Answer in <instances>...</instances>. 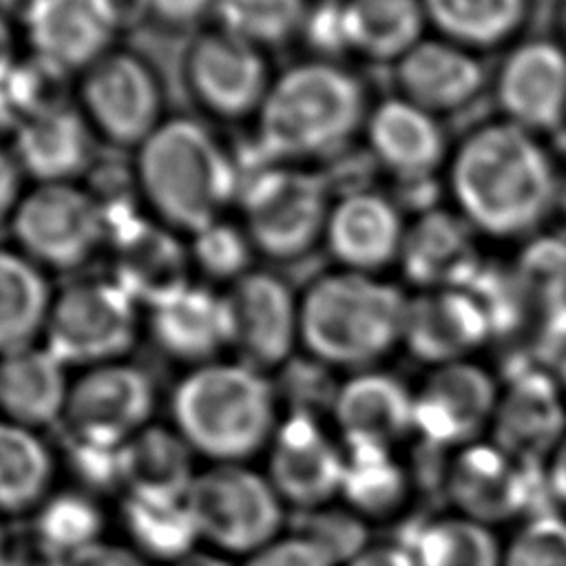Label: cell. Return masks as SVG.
<instances>
[{"label": "cell", "mask_w": 566, "mask_h": 566, "mask_svg": "<svg viewBox=\"0 0 566 566\" xmlns=\"http://www.w3.org/2000/svg\"><path fill=\"white\" fill-rule=\"evenodd\" d=\"M451 190L464 221L493 237L537 226L555 197V172L535 137L511 124L471 133L451 161Z\"/></svg>", "instance_id": "obj_1"}, {"label": "cell", "mask_w": 566, "mask_h": 566, "mask_svg": "<svg viewBox=\"0 0 566 566\" xmlns=\"http://www.w3.org/2000/svg\"><path fill=\"white\" fill-rule=\"evenodd\" d=\"M137 184L161 221L195 234L219 221L237 192V170L203 124L177 117L139 146Z\"/></svg>", "instance_id": "obj_2"}, {"label": "cell", "mask_w": 566, "mask_h": 566, "mask_svg": "<svg viewBox=\"0 0 566 566\" xmlns=\"http://www.w3.org/2000/svg\"><path fill=\"white\" fill-rule=\"evenodd\" d=\"M409 298L363 272L316 279L298 301V340L329 365L363 367L402 340Z\"/></svg>", "instance_id": "obj_3"}, {"label": "cell", "mask_w": 566, "mask_h": 566, "mask_svg": "<svg viewBox=\"0 0 566 566\" xmlns=\"http://www.w3.org/2000/svg\"><path fill=\"white\" fill-rule=\"evenodd\" d=\"M274 409V389L243 360L201 365L172 394L177 433L221 464H239L265 444Z\"/></svg>", "instance_id": "obj_4"}, {"label": "cell", "mask_w": 566, "mask_h": 566, "mask_svg": "<svg viewBox=\"0 0 566 566\" xmlns=\"http://www.w3.org/2000/svg\"><path fill=\"white\" fill-rule=\"evenodd\" d=\"M360 82L332 62H303L276 77L259 108V144L274 159L343 146L363 124Z\"/></svg>", "instance_id": "obj_5"}, {"label": "cell", "mask_w": 566, "mask_h": 566, "mask_svg": "<svg viewBox=\"0 0 566 566\" xmlns=\"http://www.w3.org/2000/svg\"><path fill=\"white\" fill-rule=\"evenodd\" d=\"M186 504L199 537L228 553H256L281 528V497L272 482L241 464L195 475Z\"/></svg>", "instance_id": "obj_6"}, {"label": "cell", "mask_w": 566, "mask_h": 566, "mask_svg": "<svg viewBox=\"0 0 566 566\" xmlns=\"http://www.w3.org/2000/svg\"><path fill=\"white\" fill-rule=\"evenodd\" d=\"M241 208L252 248L272 259H296L325 237L332 203L321 175L274 166L250 179Z\"/></svg>", "instance_id": "obj_7"}, {"label": "cell", "mask_w": 566, "mask_h": 566, "mask_svg": "<svg viewBox=\"0 0 566 566\" xmlns=\"http://www.w3.org/2000/svg\"><path fill=\"white\" fill-rule=\"evenodd\" d=\"M135 301L113 281H84L53 296L44 347L64 365H106L137 336Z\"/></svg>", "instance_id": "obj_8"}, {"label": "cell", "mask_w": 566, "mask_h": 566, "mask_svg": "<svg viewBox=\"0 0 566 566\" xmlns=\"http://www.w3.org/2000/svg\"><path fill=\"white\" fill-rule=\"evenodd\" d=\"M11 230L40 268L71 270L84 263L102 243L106 219L95 197L73 184H40L20 199Z\"/></svg>", "instance_id": "obj_9"}, {"label": "cell", "mask_w": 566, "mask_h": 566, "mask_svg": "<svg viewBox=\"0 0 566 566\" xmlns=\"http://www.w3.org/2000/svg\"><path fill=\"white\" fill-rule=\"evenodd\" d=\"M82 106L88 126L117 146H142L161 124V91L137 55L113 51L86 69Z\"/></svg>", "instance_id": "obj_10"}, {"label": "cell", "mask_w": 566, "mask_h": 566, "mask_svg": "<svg viewBox=\"0 0 566 566\" xmlns=\"http://www.w3.org/2000/svg\"><path fill=\"white\" fill-rule=\"evenodd\" d=\"M544 489L548 491L542 469L511 458L493 442L458 449L447 473V491L460 515L486 526L537 515V497Z\"/></svg>", "instance_id": "obj_11"}, {"label": "cell", "mask_w": 566, "mask_h": 566, "mask_svg": "<svg viewBox=\"0 0 566 566\" xmlns=\"http://www.w3.org/2000/svg\"><path fill=\"white\" fill-rule=\"evenodd\" d=\"M155 407V387L135 365L106 363L91 367L71 389L64 420L73 440L122 447L144 427Z\"/></svg>", "instance_id": "obj_12"}, {"label": "cell", "mask_w": 566, "mask_h": 566, "mask_svg": "<svg viewBox=\"0 0 566 566\" xmlns=\"http://www.w3.org/2000/svg\"><path fill=\"white\" fill-rule=\"evenodd\" d=\"M500 389L493 376L469 360L433 367L413 394V431L433 447H469L491 429Z\"/></svg>", "instance_id": "obj_13"}, {"label": "cell", "mask_w": 566, "mask_h": 566, "mask_svg": "<svg viewBox=\"0 0 566 566\" xmlns=\"http://www.w3.org/2000/svg\"><path fill=\"white\" fill-rule=\"evenodd\" d=\"M566 438V391L544 369L515 371L500 389L491 442L511 458L542 469Z\"/></svg>", "instance_id": "obj_14"}, {"label": "cell", "mask_w": 566, "mask_h": 566, "mask_svg": "<svg viewBox=\"0 0 566 566\" xmlns=\"http://www.w3.org/2000/svg\"><path fill=\"white\" fill-rule=\"evenodd\" d=\"M186 77L197 102L226 119L259 111L272 84L261 49L221 27L190 44Z\"/></svg>", "instance_id": "obj_15"}, {"label": "cell", "mask_w": 566, "mask_h": 566, "mask_svg": "<svg viewBox=\"0 0 566 566\" xmlns=\"http://www.w3.org/2000/svg\"><path fill=\"white\" fill-rule=\"evenodd\" d=\"M223 298L230 345L243 363L256 369L285 363L298 340V301L287 283L270 272H245Z\"/></svg>", "instance_id": "obj_16"}, {"label": "cell", "mask_w": 566, "mask_h": 566, "mask_svg": "<svg viewBox=\"0 0 566 566\" xmlns=\"http://www.w3.org/2000/svg\"><path fill=\"white\" fill-rule=\"evenodd\" d=\"M24 24L38 62L60 75L93 66L122 27L111 0H29Z\"/></svg>", "instance_id": "obj_17"}, {"label": "cell", "mask_w": 566, "mask_h": 566, "mask_svg": "<svg viewBox=\"0 0 566 566\" xmlns=\"http://www.w3.org/2000/svg\"><path fill=\"white\" fill-rule=\"evenodd\" d=\"M345 455L325 436L312 413L292 411L276 429L268 480L281 500L305 511L340 493Z\"/></svg>", "instance_id": "obj_18"}, {"label": "cell", "mask_w": 566, "mask_h": 566, "mask_svg": "<svg viewBox=\"0 0 566 566\" xmlns=\"http://www.w3.org/2000/svg\"><path fill=\"white\" fill-rule=\"evenodd\" d=\"M495 329L489 307L462 287L429 290L409 298L402 343L427 363L464 360Z\"/></svg>", "instance_id": "obj_19"}, {"label": "cell", "mask_w": 566, "mask_h": 566, "mask_svg": "<svg viewBox=\"0 0 566 566\" xmlns=\"http://www.w3.org/2000/svg\"><path fill=\"white\" fill-rule=\"evenodd\" d=\"M190 252L172 230L148 219L126 221L115 234L113 283L150 310L190 285Z\"/></svg>", "instance_id": "obj_20"}, {"label": "cell", "mask_w": 566, "mask_h": 566, "mask_svg": "<svg viewBox=\"0 0 566 566\" xmlns=\"http://www.w3.org/2000/svg\"><path fill=\"white\" fill-rule=\"evenodd\" d=\"M497 102L511 124L551 130L566 115V53L553 42L517 46L500 69Z\"/></svg>", "instance_id": "obj_21"}, {"label": "cell", "mask_w": 566, "mask_h": 566, "mask_svg": "<svg viewBox=\"0 0 566 566\" xmlns=\"http://www.w3.org/2000/svg\"><path fill=\"white\" fill-rule=\"evenodd\" d=\"M405 232L400 212L387 197L356 190L332 203L325 241L345 270L369 274L400 256Z\"/></svg>", "instance_id": "obj_22"}, {"label": "cell", "mask_w": 566, "mask_h": 566, "mask_svg": "<svg viewBox=\"0 0 566 566\" xmlns=\"http://www.w3.org/2000/svg\"><path fill=\"white\" fill-rule=\"evenodd\" d=\"M334 418L347 447L391 449L413 431V394L382 371H363L334 394Z\"/></svg>", "instance_id": "obj_23"}, {"label": "cell", "mask_w": 566, "mask_h": 566, "mask_svg": "<svg viewBox=\"0 0 566 566\" xmlns=\"http://www.w3.org/2000/svg\"><path fill=\"white\" fill-rule=\"evenodd\" d=\"M91 126L64 104L49 106L15 128L13 157L40 184H71L91 164Z\"/></svg>", "instance_id": "obj_24"}, {"label": "cell", "mask_w": 566, "mask_h": 566, "mask_svg": "<svg viewBox=\"0 0 566 566\" xmlns=\"http://www.w3.org/2000/svg\"><path fill=\"white\" fill-rule=\"evenodd\" d=\"M376 159L402 179L431 175L444 155V135L436 117L405 97L385 99L367 122Z\"/></svg>", "instance_id": "obj_25"}, {"label": "cell", "mask_w": 566, "mask_h": 566, "mask_svg": "<svg viewBox=\"0 0 566 566\" xmlns=\"http://www.w3.org/2000/svg\"><path fill=\"white\" fill-rule=\"evenodd\" d=\"M402 97L429 111H453L482 86L480 62L455 42L420 40L398 60Z\"/></svg>", "instance_id": "obj_26"}, {"label": "cell", "mask_w": 566, "mask_h": 566, "mask_svg": "<svg viewBox=\"0 0 566 566\" xmlns=\"http://www.w3.org/2000/svg\"><path fill=\"white\" fill-rule=\"evenodd\" d=\"M64 363L46 347H22L0 356V411L27 429L64 416L69 389Z\"/></svg>", "instance_id": "obj_27"}, {"label": "cell", "mask_w": 566, "mask_h": 566, "mask_svg": "<svg viewBox=\"0 0 566 566\" xmlns=\"http://www.w3.org/2000/svg\"><path fill=\"white\" fill-rule=\"evenodd\" d=\"M469 221L447 212L424 214L405 232L400 259L405 274L429 290L460 287L478 270Z\"/></svg>", "instance_id": "obj_28"}, {"label": "cell", "mask_w": 566, "mask_h": 566, "mask_svg": "<svg viewBox=\"0 0 566 566\" xmlns=\"http://www.w3.org/2000/svg\"><path fill=\"white\" fill-rule=\"evenodd\" d=\"M150 312L153 338L179 360H206L230 345L226 298L206 287L188 285Z\"/></svg>", "instance_id": "obj_29"}, {"label": "cell", "mask_w": 566, "mask_h": 566, "mask_svg": "<svg viewBox=\"0 0 566 566\" xmlns=\"http://www.w3.org/2000/svg\"><path fill=\"white\" fill-rule=\"evenodd\" d=\"M188 442L170 429L144 427L119 449V482L128 495L184 500L195 473Z\"/></svg>", "instance_id": "obj_30"}, {"label": "cell", "mask_w": 566, "mask_h": 566, "mask_svg": "<svg viewBox=\"0 0 566 566\" xmlns=\"http://www.w3.org/2000/svg\"><path fill=\"white\" fill-rule=\"evenodd\" d=\"M347 49L371 60H400L422 38V0H343Z\"/></svg>", "instance_id": "obj_31"}, {"label": "cell", "mask_w": 566, "mask_h": 566, "mask_svg": "<svg viewBox=\"0 0 566 566\" xmlns=\"http://www.w3.org/2000/svg\"><path fill=\"white\" fill-rule=\"evenodd\" d=\"M51 303L42 268L20 250L0 248V356L29 347L44 332Z\"/></svg>", "instance_id": "obj_32"}, {"label": "cell", "mask_w": 566, "mask_h": 566, "mask_svg": "<svg viewBox=\"0 0 566 566\" xmlns=\"http://www.w3.org/2000/svg\"><path fill=\"white\" fill-rule=\"evenodd\" d=\"M53 460L33 429L0 420V511L31 509L49 489Z\"/></svg>", "instance_id": "obj_33"}, {"label": "cell", "mask_w": 566, "mask_h": 566, "mask_svg": "<svg viewBox=\"0 0 566 566\" xmlns=\"http://www.w3.org/2000/svg\"><path fill=\"white\" fill-rule=\"evenodd\" d=\"M409 480L391 449L347 447L340 493L356 515L385 517L407 497Z\"/></svg>", "instance_id": "obj_34"}, {"label": "cell", "mask_w": 566, "mask_h": 566, "mask_svg": "<svg viewBox=\"0 0 566 566\" xmlns=\"http://www.w3.org/2000/svg\"><path fill=\"white\" fill-rule=\"evenodd\" d=\"M416 566H502L493 528L467 515H447L427 522L407 546Z\"/></svg>", "instance_id": "obj_35"}, {"label": "cell", "mask_w": 566, "mask_h": 566, "mask_svg": "<svg viewBox=\"0 0 566 566\" xmlns=\"http://www.w3.org/2000/svg\"><path fill=\"white\" fill-rule=\"evenodd\" d=\"M124 524L144 555L179 562L199 539L195 520L184 500L126 495Z\"/></svg>", "instance_id": "obj_36"}, {"label": "cell", "mask_w": 566, "mask_h": 566, "mask_svg": "<svg viewBox=\"0 0 566 566\" xmlns=\"http://www.w3.org/2000/svg\"><path fill=\"white\" fill-rule=\"evenodd\" d=\"M427 20L455 44L491 46L526 15V0H422Z\"/></svg>", "instance_id": "obj_37"}, {"label": "cell", "mask_w": 566, "mask_h": 566, "mask_svg": "<svg viewBox=\"0 0 566 566\" xmlns=\"http://www.w3.org/2000/svg\"><path fill=\"white\" fill-rule=\"evenodd\" d=\"M214 13L221 29L256 49L283 44L307 15L303 0H217Z\"/></svg>", "instance_id": "obj_38"}, {"label": "cell", "mask_w": 566, "mask_h": 566, "mask_svg": "<svg viewBox=\"0 0 566 566\" xmlns=\"http://www.w3.org/2000/svg\"><path fill=\"white\" fill-rule=\"evenodd\" d=\"M102 533L99 509L80 493H57L44 502L35 520V537L62 557L95 542Z\"/></svg>", "instance_id": "obj_39"}, {"label": "cell", "mask_w": 566, "mask_h": 566, "mask_svg": "<svg viewBox=\"0 0 566 566\" xmlns=\"http://www.w3.org/2000/svg\"><path fill=\"white\" fill-rule=\"evenodd\" d=\"M502 566H566V520L553 513L526 517L504 548Z\"/></svg>", "instance_id": "obj_40"}, {"label": "cell", "mask_w": 566, "mask_h": 566, "mask_svg": "<svg viewBox=\"0 0 566 566\" xmlns=\"http://www.w3.org/2000/svg\"><path fill=\"white\" fill-rule=\"evenodd\" d=\"M252 243L245 230H239L221 219L195 232L190 259L210 276L241 279L250 263Z\"/></svg>", "instance_id": "obj_41"}, {"label": "cell", "mask_w": 566, "mask_h": 566, "mask_svg": "<svg viewBox=\"0 0 566 566\" xmlns=\"http://www.w3.org/2000/svg\"><path fill=\"white\" fill-rule=\"evenodd\" d=\"M296 535L316 544L336 566H345L349 559L367 548V535L360 517L347 511L310 509Z\"/></svg>", "instance_id": "obj_42"}, {"label": "cell", "mask_w": 566, "mask_h": 566, "mask_svg": "<svg viewBox=\"0 0 566 566\" xmlns=\"http://www.w3.org/2000/svg\"><path fill=\"white\" fill-rule=\"evenodd\" d=\"M245 566H336L316 544L301 535L272 539L250 555Z\"/></svg>", "instance_id": "obj_43"}, {"label": "cell", "mask_w": 566, "mask_h": 566, "mask_svg": "<svg viewBox=\"0 0 566 566\" xmlns=\"http://www.w3.org/2000/svg\"><path fill=\"white\" fill-rule=\"evenodd\" d=\"M119 449L84 440L71 442V464L77 475L93 486H111L119 482Z\"/></svg>", "instance_id": "obj_44"}, {"label": "cell", "mask_w": 566, "mask_h": 566, "mask_svg": "<svg viewBox=\"0 0 566 566\" xmlns=\"http://www.w3.org/2000/svg\"><path fill=\"white\" fill-rule=\"evenodd\" d=\"M307 24V33L318 49H347L345 31H343V13L340 2L318 9L314 15H305L303 27Z\"/></svg>", "instance_id": "obj_45"}, {"label": "cell", "mask_w": 566, "mask_h": 566, "mask_svg": "<svg viewBox=\"0 0 566 566\" xmlns=\"http://www.w3.org/2000/svg\"><path fill=\"white\" fill-rule=\"evenodd\" d=\"M66 566H146V562L117 544H106V542H95L73 555L66 557Z\"/></svg>", "instance_id": "obj_46"}, {"label": "cell", "mask_w": 566, "mask_h": 566, "mask_svg": "<svg viewBox=\"0 0 566 566\" xmlns=\"http://www.w3.org/2000/svg\"><path fill=\"white\" fill-rule=\"evenodd\" d=\"M217 0H146V9L170 24H190L214 9Z\"/></svg>", "instance_id": "obj_47"}, {"label": "cell", "mask_w": 566, "mask_h": 566, "mask_svg": "<svg viewBox=\"0 0 566 566\" xmlns=\"http://www.w3.org/2000/svg\"><path fill=\"white\" fill-rule=\"evenodd\" d=\"M20 177H22V168L15 161L13 153H7L0 148V221H4L9 214L13 217L22 199Z\"/></svg>", "instance_id": "obj_48"}, {"label": "cell", "mask_w": 566, "mask_h": 566, "mask_svg": "<svg viewBox=\"0 0 566 566\" xmlns=\"http://www.w3.org/2000/svg\"><path fill=\"white\" fill-rule=\"evenodd\" d=\"M2 566H66V557L57 555L35 537L31 544L7 551Z\"/></svg>", "instance_id": "obj_49"}, {"label": "cell", "mask_w": 566, "mask_h": 566, "mask_svg": "<svg viewBox=\"0 0 566 566\" xmlns=\"http://www.w3.org/2000/svg\"><path fill=\"white\" fill-rule=\"evenodd\" d=\"M345 566H416L407 546H367Z\"/></svg>", "instance_id": "obj_50"}, {"label": "cell", "mask_w": 566, "mask_h": 566, "mask_svg": "<svg viewBox=\"0 0 566 566\" xmlns=\"http://www.w3.org/2000/svg\"><path fill=\"white\" fill-rule=\"evenodd\" d=\"M546 484L548 493L566 506V438L546 462Z\"/></svg>", "instance_id": "obj_51"}, {"label": "cell", "mask_w": 566, "mask_h": 566, "mask_svg": "<svg viewBox=\"0 0 566 566\" xmlns=\"http://www.w3.org/2000/svg\"><path fill=\"white\" fill-rule=\"evenodd\" d=\"M13 33H11V27L7 22V18L0 13V80L4 75H9L15 66V60H13Z\"/></svg>", "instance_id": "obj_52"}, {"label": "cell", "mask_w": 566, "mask_h": 566, "mask_svg": "<svg viewBox=\"0 0 566 566\" xmlns=\"http://www.w3.org/2000/svg\"><path fill=\"white\" fill-rule=\"evenodd\" d=\"M175 566H230L226 559H221L219 555H210V553H190L186 557H181L179 562H175Z\"/></svg>", "instance_id": "obj_53"}, {"label": "cell", "mask_w": 566, "mask_h": 566, "mask_svg": "<svg viewBox=\"0 0 566 566\" xmlns=\"http://www.w3.org/2000/svg\"><path fill=\"white\" fill-rule=\"evenodd\" d=\"M557 369H559V382H562V387H564V391H566V347H564V352L559 354V360H557Z\"/></svg>", "instance_id": "obj_54"}, {"label": "cell", "mask_w": 566, "mask_h": 566, "mask_svg": "<svg viewBox=\"0 0 566 566\" xmlns=\"http://www.w3.org/2000/svg\"><path fill=\"white\" fill-rule=\"evenodd\" d=\"M4 553H7V548H4V542H2V531H0V566H2V562H4Z\"/></svg>", "instance_id": "obj_55"}, {"label": "cell", "mask_w": 566, "mask_h": 566, "mask_svg": "<svg viewBox=\"0 0 566 566\" xmlns=\"http://www.w3.org/2000/svg\"><path fill=\"white\" fill-rule=\"evenodd\" d=\"M562 20H564V27H566V2H564V13H562Z\"/></svg>", "instance_id": "obj_56"}]
</instances>
